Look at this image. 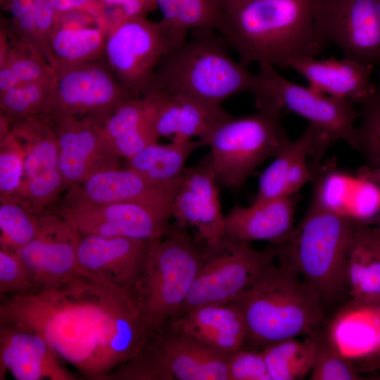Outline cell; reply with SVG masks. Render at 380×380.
Returning a JSON list of instances; mask_svg holds the SVG:
<instances>
[{
  "label": "cell",
  "instance_id": "6da1fadb",
  "mask_svg": "<svg viewBox=\"0 0 380 380\" xmlns=\"http://www.w3.org/2000/svg\"><path fill=\"white\" fill-rule=\"evenodd\" d=\"M0 322L33 331L85 379L109 380L152 332L133 291L81 274L27 295L1 297Z\"/></svg>",
  "mask_w": 380,
  "mask_h": 380
},
{
  "label": "cell",
  "instance_id": "7a4b0ae2",
  "mask_svg": "<svg viewBox=\"0 0 380 380\" xmlns=\"http://www.w3.org/2000/svg\"><path fill=\"white\" fill-rule=\"evenodd\" d=\"M314 0H261L225 13L220 30L247 67L286 68L301 57H316L327 46L314 24Z\"/></svg>",
  "mask_w": 380,
  "mask_h": 380
},
{
  "label": "cell",
  "instance_id": "3957f363",
  "mask_svg": "<svg viewBox=\"0 0 380 380\" xmlns=\"http://www.w3.org/2000/svg\"><path fill=\"white\" fill-rule=\"evenodd\" d=\"M277 257L279 265L268 266L232 303L246 323V344L263 348L285 338L311 336L323 319L318 291L300 278L289 258L279 253Z\"/></svg>",
  "mask_w": 380,
  "mask_h": 380
},
{
  "label": "cell",
  "instance_id": "277c9868",
  "mask_svg": "<svg viewBox=\"0 0 380 380\" xmlns=\"http://www.w3.org/2000/svg\"><path fill=\"white\" fill-rule=\"evenodd\" d=\"M191 32L164 57L144 96L185 95L222 106L231 96L251 92L255 74L233 58L224 38L211 30Z\"/></svg>",
  "mask_w": 380,
  "mask_h": 380
},
{
  "label": "cell",
  "instance_id": "5b68a950",
  "mask_svg": "<svg viewBox=\"0 0 380 380\" xmlns=\"http://www.w3.org/2000/svg\"><path fill=\"white\" fill-rule=\"evenodd\" d=\"M176 222L150 246L144 270L132 291L152 333L179 314L200 268L203 243Z\"/></svg>",
  "mask_w": 380,
  "mask_h": 380
},
{
  "label": "cell",
  "instance_id": "8992f818",
  "mask_svg": "<svg viewBox=\"0 0 380 380\" xmlns=\"http://www.w3.org/2000/svg\"><path fill=\"white\" fill-rule=\"evenodd\" d=\"M355 229V221L312 200L299 225L276 246L316 289L322 300H331L347 286Z\"/></svg>",
  "mask_w": 380,
  "mask_h": 380
},
{
  "label": "cell",
  "instance_id": "52a82bcc",
  "mask_svg": "<svg viewBox=\"0 0 380 380\" xmlns=\"http://www.w3.org/2000/svg\"><path fill=\"white\" fill-rule=\"evenodd\" d=\"M289 139L281 122V112L262 110L240 118L232 115L219 124L203 145L218 184L239 189L253 170L276 157Z\"/></svg>",
  "mask_w": 380,
  "mask_h": 380
},
{
  "label": "cell",
  "instance_id": "ba28073f",
  "mask_svg": "<svg viewBox=\"0 0 380 380\" xmlns=\"http://www.w3.org/2000/svg\"><path fill=\"white\" fill-rule=\"evenodd\" d=\"M251 92L258 110L286 109L307 119L330 143L343 140L357 149L360 113L352 101L293 83L271 66H261L255 74Z\"/></svg>",
  "mask_w": 380,
  "mask_h": 380
},
{
  "label": "cell",
  "instance_id": "9c48e42d",
  "mask_svg": "<svg viewBox=\"0 0 380 380\" xmlns=\"http://www.w3.org/2000/svg\"><path fill=\"white\" fill-rule=\"evenodd\" d=\"M277 255L276 246L258 250L227 234L215 245L203 244L198 274L175 318L197 307L234 303Z\"/></svg>",
  "mask_w": 380,
  "mask_h": 380
},
{
  "label": "cell",
  "instance_id": "30bf717a",
  "mask_svg": "<svg viewBox=\"0 0 380 380\" xmlns=\"http://www.w3.org/2000/svg\"><path fill=\"white\" fill-rule=\"evenodd\" d=\"M172 46L160 21L128 18L106 32L104 58L120 84L133 97L144 96Z\"/></svg>",
  "mask_w": 380,
  "mask_h": 380
},
{
  "label": "cell",
  "instance_id": "8fae6325",
  "mask_svg": "<svg viewBox=\"0 0 380 380\" xmlns=\"http://www.w3.org/2000/svg\"><path fill=\"white\" fill-rule=\"evenodd\" d=\"M173 201L90 204L57 201L49 209L81 235L122 236L153 243L170 225Z\"/></svg>",
  "mask_w": 380,
  "mask_h": 380
},
{
  "label": "cell",
  "instance_id": "7c38bea8",
  "mask_svg": "<svg viewBox=\"0 0 380 380\" xmlns=\"http://www.w3.org/2000/svg\"><path fill=\"white\" fill-rule=\"evenodd\" d=\"M316 31L345 58L380 64V0H314Z\"/></svg>",
  "mask_w": 380,
  "mask_h": 380
},
{
  "label": "cell",
  "instance_id": "4fadbf2b",
  "mask_svg": "<svg viewBox=\"0 0 380 380\" xmlns=\"http://www.w3.org/2000/svg\"><path fill=\"white\" fill-rule=\"evenodd\" d=\"M56 73V109L100 125L122 102L133 98L105 58L62 68Z\"/></svg>",
  "mask_w": 380,
  "mask_h": 380
},
{
  "label": "cell",
  "instance_id": "5bb4252c",
  "mask_svg": "<svg viewBox=\"0 0 380 380\" xmlns=\"http://www.w3.org/2000/svg\"><path fill=\"white\" fill-rule=\"evenodd\" d=\"M49 116L58 142V169L68 189L98 172L120 167L122 158L99 124L58 110Z\"/></svg>",
  "mask_w": 380,
  "mask_h": 380
},
{
  "label": "cell",
  "instance_id": "9a60e30c",
  "mask_svg": "<svg viewBox=\"0 0 380 380\" xmlns=\"http://www.w3.org/2000/svg\"><path fill=\"white\" fill-rule=\"evenodd\" d=\"M80 236L49 209L40 214L37 235L15 251L39 291L61 285L85 273L77 260Z\"/></svg>",
  "mask_w": 380,
  "mask_h": 380
},
{
  "label": "cell",
  "instance_id": "2e32d148",
  "mask_svg": "<svg viewBox=\"0 0 380 380\" xmlns=\"http://www.w3.org/2000/svg\"><path fill=\"white\" fill-rule=\"evenodd\" d=\"M217 184L208 153L194 167H185L173 201L175 222L194 229L196 239L207 246L216 244L226 234Z\"/></svg>",
  "mask_w": 380,
  "mask_h": 380
},
{
  "label": "cell",
  "instance_id": "e0dca14e",
  "mask_svg": "<svg viewBox=\"0 0 380 380\" xmlns=\"http://www.w3.org/2000/svg\"><path fill=\"white\" fill-rule=\"evenodd\" d=\"M151 243L122 236L81 235L77 260L86 274L132 291L144 270Z\"/></svg>",
  "mask_w": 380,
  "mask_h": 380
},
{
  "label": "cell",
  "instance_id": "ac0fdd59",
  "mask_svg": "<svg viewBox=\"0 0 380 380\" xmlns=\"http://www.w3.org/2000/svg\"><path fill=\"white\" fill-rule=\"evenodd\" d=\"M9 373L17 380H76L40 335L0 322V380Z\"/></svg>",
  "mask_w": 380,
  "mask_h": 380
},
{
  "label": "cell",
  "instance_id": "d6986e66",
  "mask_svg": "<svg viewBox=\"0 0 380 380\" xmlns=\"http://www.w3.org/2000/svg\"><path fill=\"white\" fill-rule=\"evenodd\" d=\"M180 182L160 186L128 167H118L98 172L83 183L72 186L61 201L90 204L163 202L174 199Z\"/></svg>",
  "mask_w": 380,
  "mask_h": 380
},
{
  "label": "cell",
  "instance_id": "ffe728a7",
  "mask_svg": "<svg viewBox=\"0 0 380 380\" xmlns=\"http://www.w3.org/2000/svg\"><path fill=\"white\" fill-rule=\"evenodd\" d=\"M156 100L153 125L160 137L186 141L197 138L203 146L211 132L230 118L222 106L179 94H152ZM150 95V94H149Z\"/></svg>",
  "mask_w": 380,
  "mask_h": 380
},
{
  "label": "cell",
  "instance_id": "44dd1931",
  "mask_svg": "<svg viewBox=\"0 0 380 380\" xmlns=\"http://www.w3.org/2000/svg\"><path fill=\"white\" fill-rule=\"evenodd\" d=\"M152 338L175 380H229V355L168 327Z\"/></svg>",
  "mask_w": 380,
  "mask_h": 380
},
{
  "label": "cell",
  "instance_id": "7402d4cb",
  "mask_svg": "<svg viewBox=\"0 0 380 380\" xmlns=\"http://www.w3.org/2000/svg\"><path fill=\"white\" fill-rule=\"evenodd\" d=\"M296 194L248 206H234L225 215L226 234L250 243L266 241L274 246L284 243L293 230Z\"/></svg>",
  "mask_w": 380,
  "mask_h": 380
},
{
  "label": "cell",
  "instance_id": "603a6c76",
  "mask_svg": "<svg viewBox=\"0 0 380 380\" xmlns=\"http://www.w3.org/2000/svg\"><path fill=\"white\" fill-rule=\"evenodd\" d=\"M289 68L304 77L309 86L317 91L358 104L367 99L376 87L371 81L374 66L345 57L341 60L301 57L291 61Z\"/></svg>",
  "mask_w": 380,
  "mask_h": 380
},
{
  "label": "cell",
  "instance_id": "cb8c5ba5",
  "mask_svg": "<svg viewBox=\"0 0 380 380\" xmlns=\"http://www.w3.org/2000/svg\"><path fill=\"white\" fill-rule=\"evenodd\" d=\"M166 327L227 355L244 347L247 341L243 317L232 303L197 307L175 318Z\"/></svg>",
  "mask_w": 380,
  "mask_h": 380
},
{
  "label": "cell",
  "instance_id": "d4e9b609",
  "mask_svg": "<svg viewBox=\"0 0 380 380\" xmlns=\"http://www.w3.org/2000/svg\"><path fill=\"white\" fill-rule=\"evenodd\" d=\"M84 12L59 16L49 42L46 60L55 71L104 58L106 32ZM96 23V22H95Z\"/></svg>",
  "mask_w": 380,
  "mask_h": 380
},
{
  "label": "cell",
  "instance_id": "484cf974",
  "mask_svg": "<svg viewBox=\"0 0 380 380\" xmlns=\"http://www.w3.org/2000/svg\"><path fill=\"white\" fill-rule=\"evenodd\" d=\"M156 96L129 99L119 105L101 125L114 151L129 159L159 139L153 125Z\"/></svg>",
  "mask_w": 380,
  "mask_h": 380
},
{
  "label": "cell",
  "instance_id": "4316f807",
  "mask_svg": "<svg viewBox=\"0 0 380 380\" xmlns=\"http://www.w3.org/2000/svg\"><path fill=\"white\" fill-rule=\"evenodd\" d=\"M10 132L19 141L24 153L23 182L60 172L58 142L49 115L12 121Z\"/></svg>",
  "mask_w": 380,
  "mask_h": 380
},
{
  "label": "cell",
  "instance_id": "83f0119b",
  "mask_svg": "<svg viewBox=\"0 0 380 380\" xmlns=\"http://www.w3.org/2000/svg\"><path fill=\"white\" fill-rule=\"evenodd\" d=\"M379 320L377 307L355 304L338 314L327 337L331 346L349 360L371 356L377 348Z\"/></svg>",
  "mask_w": 380,
  "mask_h": 380
},
{
  "label": "cell",
  "instance_id": "f1b7e54d",
  "mask_svg": "<svg viewBox=\"0 0 380 380\" xmlns=\"http://www.w3.org/2000/svg\"><path fill=\"white\" fill-rule=\"evenodd\" d=\"M156 4L172 49L183 43L189 32L219 31L225 14L220 0H156Z\"/></svg>",
  "mask_w": 380,
  "mask_h": 380
},
{
  "label": "cell",
  "instance_id": "f546056e",
  "mask_svg": "<svg viewBox=\"0 0 380 380\" xmlns=\"http://www.w3.org/2000/svg\"><path fill=\"white\" fill-rule=\"evenodd\" d=\"M203 146L201 141H172L170 144L153 143L144 148L127 160V167L148 181L160 186L178 183L190 155Z\"/></svg>",
  "mask_w": 380,
  "mask_h": 380
},
{
  "label": "cell",
  "instance_id": "4dcf8cb0",
  "mask_svg": "<svg viewBox=\"0 0 380 380\" xmlns=\"http://www.w3.org/2000/svg\"><path fill=\"white\" fill-rule=\"evenodd\" d=\"M330 144L317 129L310 125L295 141L289 140L275 160L260 175L258 189L253 202L273 200L286 195V184L289 171L295 160L302 154L312 153Z\"/></svg>",
  "mask_w": 380,
  "mask_h": 380
},
{
  "label": "cell",
  "instance_id": "1f68e13d",
  "mask_svg": "<svg viewBox=\"0 0 380 380\" xmlns=\"http://www.w3.org/2000/svg\"><path fill=\"white\" fill-rule=\"evenodd\" d=\"M315 334L304 341L289 338L262 348L260 351L272 380L301 379L311 371L317 349Z\"/></svg>",
  "mask_w": 380,
  "mask_h": 380
},
{
  "label": "cell",
  "instance_id": "d6a6232c",
  "mask_svg": "<svg viewBox=\"0 0 380 380\" xmlns=\"http://www.w3.org/2000/svg\"><path fill=\"white\" fill-rule=\"evenodd\" d=\"M56 109V79L19 84L0 93V114L11 122Z\"/></svg>",
  "mask_w": 380,
  "mask_h": 380
},
{
  "label": "cell",
  "instance_id": "836d02e7",
  "mask_svg": "<svg viewBox=\"0 0 380 380\" xmlns=\"http://www.w3.org/2000/svg\"><path fill=\"white\" fill-rule=\"evenodd\" d=\"M346 279L354 304L380 306V258L355 238L348 258Z\"/></svg>",
  "mask_w": 380,
  "mask_h": 380
},
{
  "label": "cell",
  "instance_id": "e575fe53",
  "mask_svg": "<svg viewBox=\"0 0 380 380\" xmlns=\"http://www.w3.org/2000/svg\"><path fill=\"white\" fill-rule=\"evenodd\" d=\"M0 248L15 252L37 235L42 212L14 198L0 199Z\"/></svg>",
  "mask_w": 380,
  "mask_h": 380
},
{
  "label": "cell",
  "instance_id": "d590c367",
  "mask_svg": "<svg viewBox=\"0 0 380 380\" xmlns=\"http://www.w3.org/2000/svg\"><path fill=\"white\" fill-rule=\"evenodd\" d=\"M11 40V49L5 62L19 84L56 79L54 69L27 42L11 28L6 27Z\"/></svg>",
  "mask_w": 380,
  "mask_h": 380
},
{
  "label": "cell",
  "instance_id": "8d00e7d4",
  "mask_svg": "<svg viewBox=\"0 0 380 380\" xmlns=\"http://www.w3.org/2000/svg\"><path fill=\"white\" fill-rule=\"evenodd\" d=\"M360 106L362 122L357 130V150L368 165L380 163V80L374 92Z\"/></svg>",
  "mask_w": 380,
  "mask_h": 380
},
{
  "label": "cell",
  "instance_id": "74e56055",
  "mask_svg": "<svg viewBox=\"0 0 380 380\" xmlns=\"http://www.w3.org/2000/svg\"><path fill=\"white\" fill-rule=\"evenodd\" d=\"M315 362L311 369V380L361 379L358 372L349 359L341 355L326 337L317 331Z\"/></svg>",
  "mask_w": 380,
  "mask_h": 380
},
{
  "label": "cell",
  "instance_id": "f35d334b",
  "mask_svg": "<svg viewBox=\"0 0 380 380\" xmlns=\"http://www.w3.org/2000/svg\"><path fill=\"white\" fill-rule=\"evenodd\" d=\"M109 380H175L151 338L141 352L116 370Z\"/></svg>",
  "mask_w": 380,
  "mask_h": 380
},
{
  "label": "cell",
  "instance_id": "ab89813d",
  "mask_svg": "<svg viewBox=\"0 0 380 380\" xmlns=\"http://www.w3.org/2000/svg\"><path fill=\"white\" fill-rule=\"evenodd\" d=\"M24 153L17 139L9 132L0 139V199L13 197L24 177Z\"/></svg>",
  "mask_w": 380,
  "mask_h": 380
},
{
  "label": "cell",
  "instance_id": "60d3db41",
  "mask_svg": "<svg viewBox=\"0 0 380 380\" xmlns=\"http://www.w3.org/2000/svg\"><path fill=\"white\" fill-rule=\"evenodd\" d=\"M38 291L16 252L0 248L1 297L27 295Z\"/></svg>",
  "mask_w": 380,
  "mask_h": 380
},
{
  "label": "cell",
  "instance_id": "b9f144b4",
  "mask_svg": "<svg viewBox=\"0 0 380 380\" xmlns=\"http://www.w3.org/2000/svg\"><path fill=\"white\" fill-rule=\"evenodd\" d=\"M228 372L229 380H272L261 351L245 347L229 355Z\"/></svg>",
  "mask_w": 380,
  "mask_h": 380
},
{
  "label": "cell",
  "instance_id": "7bdbcfd3",
  "mask_svg": "<svg viewBox=\"0 0 380 380\" xmlns=\"http://www.w3.org/2000/svg\"><path fill=\"white\" fill-rule=\"evenodd\" d=\"M32 12L37 49L46 60L49 42L59 15L54 0H34Z\"/></svg>",
  "mask_w": 380,
  "mask_h": 380
},
{
  "label": "cell",
  "instance_id": "ee69618b",
  "mask_svg": "<svg viewBox=\"0 0 380 380\" xmlns=\"http://www.w3.org/2000/svg\"><path fill=\"white\" fill-rule=\"evenodd\" d=\"M103 6L107 30L124 20L146 16L157 8L156 0H100Z\"/></svg>",
  "mask_w": 380,
  "mask_h": 380
},
{
  "label": "cell",
  "instance_id": "f6af8a7d",
  "mask_svg": "<svg viewBox=\"0 0 380 380\" xmlns=\"http://www.w3.org/2000/svg\"><path fill=\"white\" fill-rule=\"evenodd\" d=\"M1 2L6 4L11 12L14 30L39 54L33 20L34 0H1Z\"/></svg>",
  "mask_w": 380,
  "mask_h": 380
},
{
  "label": "cell",
  "instance_id": "bcb514c9",
  "mask_svg": "<svg viewBox=\"0 0 380 380\" xmlns=\"http://www.w3.org/2000/svg\"><path fill=\"white\" fill-rule=\"evenodd\" d=\"M59 16L72 12L89 14L106 32V20L100 0H54Z\"/></svg>",
  "mask_w": 380,
  "mask_h": 380
},
{
  "label": "cell",
  "instance_id": "7dc6e473",
  "mask_svg": "<svg viewBox=\"0 0 380 380\" xmlns=\"http://www.w3.org/2000/svg\"><path fill=\"white\" fill-rule=\"evenodd\" d=\"M355 239L380 258V232L371 224L355 222Z\"/></svg>",
  "mask_w": 380,
  "mask_h": 380
},
{
  "label": "cell",
  "instance_id": "c3c4849f",
  "mask_svg": "<svg viewBox=\"0 0 380 380\" xmlns=\"http://www.w3.org/2000/svg\"><path fill=\"white\" fill-rule=\"evenodd\" d=\"M357 177L377 186L380 185V163L362 167L359 170Z\"/></svg>",
  "mask_w": 380,
  "mask_h": 380
},
{
  "label": "cell",
  "instance_id": "681fc988",
  "mask_svg": "<svg viewBox=\"0 0 380 380\" xmlns=\"http://www.w3.org/2000/svg\"><path fill=\"white\" fill-rule=\"evenodd\" d=\"M224 13H229L246 4L261 0H220Z\"/></svg>",
  "mask_w": 380,
  "mask_h": 380
},
{
  "label": "cell",
  "instance_id": "f907efd6",
  "mask_svg": "<svg viewBox=\"0 0 380 380\" xmlns=\"http://www.w3.org/2000/svg\"><path fill=\"white\" fill-rule=\"evenodd\" d=\"M369 224L375 225V227L380 232V209Z\"/></svg>",
  "mask_w": 380,
  "mask_h": 380
},
{
  "label": "cell",
  "instance_id": "816d5d0a",
  "mask_svg": "<svg viewBox=\"0 0 380 380\" xmlns=\"http://www.w3.org/2000/svg\"><path fill=\"white\" fill-rule=\"evenodd\" d=\"M378 312H379V338H378V344H377V348L376 350V353L374 355H378L379 357H380V306L377 307Z\"/></svg>",
  "mask_w": 380,
  "mask_h": 380
},
{
  "label": "cell",
  "instance_id": "f5cc1de1",
  "mask_svg": "<svg viewBox=\"0 0 380 380\" xmlns=\"http://www.w3.org/2000/svg\"><path fill=\"white\" fill-rule=\"evenodd\" d=\"M379 360H380V357H379ZM379 367H380V361H379Z\"/></svg>",
  "mask_w": 380,
  "mask_h": 380
}]
</instances>
